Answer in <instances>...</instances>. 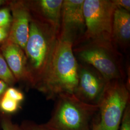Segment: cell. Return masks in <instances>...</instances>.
Returning <instances> with one entry per match:
<instances>
[{"label":"cell","mask_w":130,"mask_h":130,"mask_svg":"<svg viewBox=\"0 0 130 130\" xmlns=\"http://www.w3.org/2000/svg\"><path fill=\"white\" fill-rule=\"evenodd\" d=\"M10 28H0V44L7 39L9 36Z\"/></svg>","instance_id":"21"},{"label":"cell","mask_w":130,"mask_h":130,"mask_svg":"<svg viewBox=\"0 0 130 130\" xmlns=\"http://www.w3.org/2000/svg\"><path fill=\"white\" fill-rule=\"evenodd\" d=\"M0 80L4 81L10 86L17 83L9 69L4 57L0 52Z\"/></svg>","instance_id":"14"},{"label":"cell","mask_w":130,"mask_h":130,"mask_svg":"<svg viewBox=\"0 0 130 130\" xmlns=\"http://www.w3.org/2000/svg\"><path fill=\"white\" fill-rule=\"evenodd\" d=\"M0 52L18 82H22L30 87L26 56L23 50L9 40L1 44Z\"/></svg>","instance_id":"10"},{"label":"cell","mask_w":130,"mask_h":130,"mask_svg":"<svg viewBox=\"0 0 130 130\" xmlns=\"http://www.w3.org/2000/svg\"><path fill=\"white\" fill-rule=\"evenodd\" d=\"M92 130H102L100 123L99 115V116L98 117V119L96 118V120L94 121L93 124Z\"/></svg>","instance_id":"23"},{"label":"cell","mask_w":130,"mask_h":130,"mask_svg":"<svg viewBox=\"0 0 130 130\" xmlns=\"http://www.w3.org/2000/svg\"><path fill=\"white\" fill-rule=\"evenodd\" d=\"M73 52L78 62L92 66L107 82L125 79L123 56L112 41L80 42L73 47Z\"/></svg>","instance_id":"4"},{"label":"cell","mask_w":130,"mask_h":130,"mask_svg":"<svg viewBox=\"0 0 130 130\" xmlns=\"http://www.w3.org/2000/svg\"><path fill=\"white\" fill-rule=\"evenodd\" d=\"M4 94L10 98H12L20 103L23 101L25 98L23 92L13 86H9L5 91Z\"/></svg>","instance_id":"17"},{"label":"cell","mask_w":130,"mask_h":130,"mask_svg":"<svg viewBox=\"0 0 130 130\" xmlns=\"http://www.w3.org/2000/svg\"><path fill=\"white\" fill-rule=\"evenodd\" d=\"M8 2H9L8 1H5V0H0V6L8 5Z\"/></svg>","instance_id":"24"},{"label":"cell","mask_w":130,"mask_h":130,"mask_svg":"<svg viewBox=\"0 0 130 130\" xmlns=\"http://www.w3.org/2000/svg\"><path fill=\"white\" fill-rule=\"evenodd\" d=\"M55 100L49 120L40 124L43 130H92L99 115L98 105L83 102L74 94H62Z\"/></svg>","instance_id":"3"},{"label":"cell","mask_w":130,"mask_h":130,"mask_svg":"<svg viewBox=\"0 0 130 130\" xmlns=\"http://www.w3.org/2000/svg\"><path fill=\"white\" fill-rule=\"evenodd\" d=\"M78 66L73 43L59 35L48 68L35 89L47 100H55L62 94H74L78 83Z\"/></svg>","instance_id":"1"},{"label":"cell","mask_w":130,"mask_h":130,"mask_svg":"<svg viewBox=\"0 0 130 130\" xmlns=\"http://www.w3.org/2000/svg\"><path fill=\"white\" fill-rule=\"evenodd\" d=\"M7 6L0 8V28H10L12 15L9 7Z\"/></svg>","instance_id":"15"},{"label":"cell","mask_w":130,"mask_h":130,"mask_svg":"<svg viewBox=\"0 0 130 130\" xmlns=\"http://www.w3.org/2000/svg\"><path fill=\"white\" fill-rule=\"evenodd\" d=\"M21 104L4 93L0 100V112L2 115L11 116L19 110Z\"/></svg>","instance_id":"13"},{"label":"cell","mask_w":130,"mask_h":130,"mask_svg":"<svg viewBox=\"0 0 130 130\" xmlns=\"http://www.w3.org/2000/svg\"><path fill=\"white\" fill-rule=\"evenodd\" d=\"M83 8L85 32L73 46L91 40L112 41V23L116 9L112 1L84 0Z\"/></svg>","instance_id":"6"},{"label":"cell","mask_w":130,"mask_h":130,"mask_svg":"<svg viewBox=\"0 0 130 130\" xmlns=\"http://www.w3.org/2000/svg\"><path fill=\"white\" fill-rule=\"evenodd\" d=\"M8 5L11 13L12 22L7 39L18 45L24 51L32 16L27 1H10Z\"/></svg>","instance_id":"9"},{"label":"cell","mask_w":130,"mask_h":130,"mask_svg":"<svg viewBox=\"0 0 130 130\" xmlns=\"http://www.w3.org/2000/svg\"><path fill=\"white\" fill-rule=\"evenodd\" d=\"M20 126L22 130H44L40 124L29 120L23 121Z\"/></svg>","instance_id":"19"},{"label":"cell","mask_w":130,"mask_h":130,"mask_svg":"<svg viewBox=\"0 0 130 130\" xmlns=\"http://www.w3.org/2000/svg\"><path fill=\"white\" fill-rule=\"evenodd\" d=\"M130 103V87L122 79L107 82L97 105L102 130H119Z\"/></svg>","instance_id":"5"},{"label":"cell","mask_w":130,"mask_h":130,"mask_svg":"<svg viewBox=\"0 0 130 130\" xmlns=\"http://www.w3.org/2000/svg\"><path fill=\"white\" fill-rule=\"evenodd\" d=\"M84 0H63L59 36L73 43L84 36L86 27L84 14Z\"/></svg>","instance_id":"8"},{"label":"cell","mask_w":130,"mask_h":130,"mask_svg":"<svg viewBox=\"0 0 130 130\" xmlns=\"http://www.w3.org/2000/svg\"><path fill=\"white\" fill-rule=\"evenodd\" d=\"M116 8L130 11V0H112Z\"/></svg>","instance_id":"20"},{"label":"cell","mask_w":130,"mask_h":130,"mask_svg":"<svg viewBox=\"0 0 130 130\" xmlns=\"http://www.w3.org/2000/svg\"><path fill=\"white\" fill-rule=\"evenodd\" d=\"M119 130H130V103L126 107Z\"/></svg>","instance_id":"18"},{"label":"cell","mask_w":130,"mask_h":130,"mask_svg":"<svg viewBox=\"0 0 130 130\" xmlns=\"http://www.w3.org/2000/svg\"><path fill=\"white\" fill-rule=\"evenodd\" d=\"M31 14L51 25L59 33L63 0L27 1Z\"/></svg>","instance_id":"11"},{"label":"cell","mask_w":130,"mask_h":130,"mask_svg":"<svg viewBox=\"0 0 130 130\" xmlns=\"http://www.w3.org/2000/svg\"><path fill=\"white\" fill-rule=\"evenodd\" d=\"M0 119L2 130H22L20 126L13 121L10 116L2 115Z\"/></svg>","instance_id":"16"},{"label":"cell","mask_w":130,"mask_h":130,"mask_svg":"<svg viewBox=\"0 0 130 130\" xmlns=\"http://www.w3.org/2000/svg\"><path fill=\"white\" fill-rule=\"evenodd\" d=\"M111 39L118 48H120L125 51L129 48L130 42L129 12L116 8L113 16Z\"/></svg>","instance_id":"12"},{"label":"cell","mask_w":130,"mask_h":130,"mask_svg":"<svg viewBox=\"0 0 130 130\" xmlns=\"http://www.w3.org/2000/svg\"><path fill=\"white\" fill-rule=\"evenodd\" d=\"M78 63V83L74 94L83 102L97 105L107 82L92 66Z\"/></svg>","instance_id":"7"},{"label":"cell","mask_w":130,"mask_h":130,"mask_svg":"<svg viewBox=\"0 0 130 130\" xmlns=\"http://www.w3.org/2000/svg\"><path fill=\"white\" fill-rule=\"evenodd\" d=\"M28 41L24 49L31 88L36 87L51 60L59 33L31 14Z\"/></svg>","instance_id":"2"},{"label":"cell","mask_w":130,"mask_h":130,"mask_svg":"<svg viewBox=\"0 0 130 130\" xmlns=\"http://www.w3.org/2000/svg\"><path fill=\"white\" fill-rule=\"evenodd\" d=\"M10 86L7 84H6L4 81L0 80V100L2 98L4 93L6 91L7 88ZM2 114L0 112V117L1 116Z\"/></svg>","instance_id":"22"}]
</instances>
